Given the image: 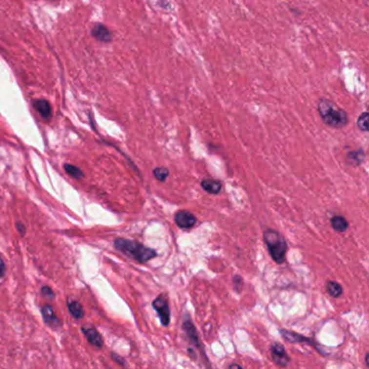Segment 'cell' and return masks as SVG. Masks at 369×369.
I'll return each instance as SVG.
<instances>
[{"label": "cell", "instance_id": "1", "mask_svg": "<svg viewBox=\"0 0 369 369\" xmlns=\"http://www.w3.org/2000/svg\"><path fill=\"white\" fill-rule=\"evenodd\" d=\"M316 109L323 123L328 127L340 129L348 123V116L345 109L339 107L337 103L326 97L317 100Z\"/></svg>", "mask_w": 369, "mask_h": 369}, {"label": "cell", "instance_id": "2", "mask_svg": "<svg viewBox=\"0 0 369 369\" xmlns=\"http://www.w3.org/2000/svg\"><path fill=\"white\" fill-rule=\"evenodd\" d=\"M114 246H115L117 250L140 263H146L157 257L156 250L143 245L142 243L130 241V239L117 238L114 242Z\"/></svg>", "mask_w": 369, "mask_h": 369}, {"label": "cell", "instance_id": "3", "mask_svg": "<svg viewBox=\"0 0 369 369\" xmlns=\"http://www.w3.org/2000/svg\"><path fill=\"white\" fill-rule=\"evenodd\" d=\"M263 241L267 247L271 258L277 264H283L286 260L287 243L281 233L273 228H267L263 233Z\"/></svg>", "mask_w": 369, "mask_h": 369}, {"label": "cell", "instance_id": "4", "mask_svg": "<svg viewBox=\"0 0 369 369\" xmlns=\"http://www.w3.org/2000/svg\"><path fill=\"white\" fill-rule=\"evenodd\" d=\"M152 306L154 308V310H155L156 313L158 314L159 318H161L162 325L167 327L169 324H170V320H171V310H170V307H169L167 299L163 295L158 296L155 300L153 301Z\"/></svg>", "mask_w": 369, "mask_h": 369}, {"label": "cell", "instance_id": "5", "mask_svg": "<svg viewBox=\"0 0 369 369\" xmlns=\"http://www.w3.org/2000/svg\"><path fill=\"white\" fill-rule=\"evenodd\" d=\"M182 329L184 330V332H185V335H186V337L188 339L189 343H191L192 346L195 347L196 348H198L202 355L206 357L205 350H204L202 342H201V340H199L197 330L195 329V326H194V324L192 323L191 318L188 317V315L184 317L183 324H182Z\"/></svg>", "mask_w": 369, "mask_h": 369}, {"label": "cell", "instance_id": "6", "mask_svg": "<svg viewBox=\"0 0 369 369\" xmlns=\"http://www.w3.org/2000/svg\"><path fill=\"white\" fill-rule=\"evenodd\" d=\"M272 361L279 367H287L290 363V357L286 352V348L278 342L273 343L271 347Z\"/></svg>", "mask_w": 369, "mask_h": 369}, {"label": "cell", "instance_id": "7", "mask_svg": "<svg viewBox=\"0 0 369 369\" xmlns=\"http://www.w3.org/2000/svg\"><path fill=\"white\" fill-rule=\"evenodd\" d=\"M174 222L177 226L183 230H189L197 222L196 217L192 212L187 210H179L174 214Z\"/></svg>", "mask_w": 369, "mask_h": 369}, {"label": "cell", "instance_id": "8", "mask_svg": "<svg viewBox=\"0 0 369 369\" xmlns=\"http://www.w3.org/2000/svg\"><path fill=\"white\" fill-rule=\"evenodd\" d=\"M91 35L94 39L101 42H111L113 39L111 31L101 23L94 25L91 29Z\"/></svg>", "mask_w": 369, "mask_h": 369}, {"label": "cell", "instance_id": "9", "mask_svg": "<svg viewBox=\"0 0 369 369\" xmlns=\"http://www.w3.org/2000/svg\"><path fill=\"white\" fill-rule=\"evenodd\" d=\"M279 332H281L282 337L285 339L286 341L288 342H293V343H297V342H306L307 345H310V346H313L317 348V346L316 342H314L312 339L310 338H307L304 337L302 335H299V333H296L293 331H289V330H286V329H279Z\"/></svg>", "mask_w": 369, "mask_h": 369}, {"label": "cell", "instance_id": "10", "mask_svg": "<svg viewBox=\"0 0 369 369\" xmlns=\"http://www.w3.org/2000/svg\"><path fill=\"white\" fill-rule=\"evenodd\" d=\"M41 314L43 317V322L46 323L49 327L58 328L59 326H61V321L59 320L53 308L50 306V304H46V306L42 307Z\"/></svg>", "mask_w": 369, "mask_h": 369}, {"label": "cell", "instance_id": "11", "mask_svg": "<svg viewBox=\"0 0 369 369\" xmlns=\"http://www.w3.org/2000/svg\"><path fill=\"white\" fill-rule=\"evenodd\" d=\"M34 108L39 113L43 119H49L52 116V109L50 106V103L44 99H37L33 102Z\"/></svg>", "mask_w": 369, "mask_h": 369}, {"label": "cell", "instance_id": "12", "mask_svg": "<svg viewBox=\"0 0 369 369\" xmlns=\"http://www.w3.org/2000/svg\"><path fill=\"white\" fill-rule=\"evenodd\" d=\"M82 331L83 332L84 337L87 338V340L90 342L93 347H103V338L96 328H82Z\"/></svg>", "mask_w": 369, "mask_h": 369}, {"label": "cell", "instance_id": "13", "mask_svg": "<svg viewBox=\"0 0 369 369\" xmlns=\"http://www.w3.org/2000/svg\"><path fill=\"white\" fill-rule=\"evenodd\" d=\"M201 185L204 191L212 194V195H218L222 189V183L218 180H213V179H204Z\"/></svg>", "mask_w": 369, "mask_h": 369}, {"label": "cell", "instance_id": "14", "mask_svg": "<svg viewBox=\"0 0 369 369\" xmlns=\"http://www.w3.org/2000/svg\"><path fill=\"white\" fill-rule=\"evenodd\" d=\"M67 308H68V312L71 313V315L74 318H76V320H81V318L83 317L84 311L81 302L71 300V299H69V300H67Z\"/></svg>", "mask_w": 369, "mask_h": 369}, {"label": "cell", "instance_id": "15", "mask_svg": "<svg viewBox=\"0 0 369 369\" xmlns=\"http://www.w3.org/2000/svg\"><path fill=\"white\" fill-rule=\"evenodd\" d=\"M365 157H366L365 153H364L362 148H358V149H355V151L348 152V155H347L348 162L350 163L351 164H353V166H360V164H363V162L365 161Z\"/></svg>", "mask_w": 369, "mask_h": 369}, {"label": "cell", "instance_id": "16", "mask_svg": "<svg viewBox=\"0 0 369 369\" xmlns=\"http://www.w3.org/2000/svg\"><path fill=\"white\" fill-rule=\"evenodd\" d=\"M330 223L333 230L339 233L346 232L348 227V223L347 221V219L342 216H333L331 218Z\"/></svg>", "mask_w": 369, "mask_h": 369}, {"label": "cell", "instance_id": "17", "mask_svg": "<svg viewBox=\"0 0 369 369\" xmlns=\"http://www.w3.org/2000/svg\"><path fill=\"white\" fill-rule=\"evenodd\" d=\"M326 291L328 292V295H330L332 298H339L342 296L343 288L339 283L329 281L326 283Z\"/></svg>", "mask_w": 369, "mask_h": 369}, {"label": "cell", "instance_id": "18", "mask_svg": "<svg viewBox=\"0 0 369 369\" xmlns=\"http://www.w3.org/2000/svg\"><path fill=\"white\" fill-rule=\"evenodd\" d=\"M64 170H65V172L68 174V176H71L74 179H82L84 176L83 172L82 171V169L74 166V164H64Z\"/></svg>", "mask_w": 369, "mask_h": 369}, {"label": "cell", "instance_id": "19", "mask_svg": "<svg viewBox=\"0 0 369 369\" xmlns=\"http://www.w3.org/2000/svg\"><path fill=\"white\" fill-rule=\"evenodd\" d=\"M368 119H369V114L367 112L362 113L357 118V122H356L357 128L360 129L362 132L368 131Z\"/></svg>", "mask_w": 369, "mask_h": 369}, {"label": "cell", "instance_id": "20", "mask_svg": "<svg viewBox=\"0 0 369 369\" xmlns=\"http://www.w3.org/2000/svg\"><path fill=\"white\" fill-rule=\"evenodd\" d=\"M169 173H170V172H169V170L166 167H156L153 170L154 177L156 178V180L161 181V182L166 181V179L169 177Z\"/></svg>", "mask_w": 369, "mask_h": 369}, {"label": "cell", "instance_id": "21", "mask_svg": "<svg viewBox=\"0 0 369 369\" xmlns=\"http://www.w3.org/2000/svg\"><path fill=\"white\" fill-rule=\"evenodd\" d=\"M232 283H233L234 290H235L238 293H241L242 292V289H243V286H244V279H243V277L239 276V275H234L233 278H232Z\"/></svg>", "mask_w": 369, "mask_h": 369}, {"label": "cell", "instance_id": "22", "mask_svg": "<svg viewBox=\"0 0 369 369\" xmlns=\"http://www.w3.org/2000/svg\"><path fill=\"white\" fill-rule=\"evenodd\" d=\"M41 295L46 299H49V300H53V299L56 298V293H54V291L49 286L41 287Z\"/></svg>", "mask_w": 369, "mask_h": 369}, {"label": "cell", "instance_id": "23", "mask_svg": "<svg viewBox=\"0 0 369 369\" xmlns=\"http://www.w3.org/2000/svg\"><path fill=\"white\" fill-rule=\"evenodd\" d=\"M111 357H112L113 360L115 361L117 364H119V365H122V366H126V365H127V364H126V362H124L123 358L122 356L117 355L116 353H112V354H111Z\"/></svg>", "mask_w": 369, "mask_h": 369}, {"label": "cell", "instance_id": "24", "mask_svg": "<svg viewBox=\"0 0 369 369\" xmlns=\"http://www.w3.org/2000/svg\"><path fill=\"white\" fill-rule=\"evenodd\" d=\"M16 226H17V230H18V232H19L20 234H21V235L23 236V235H24V234H25V232H26V227H25L24 224H23V223H21V222H17Z\"/></svg>", "mask_w": 369, "mask_h": 369}, {"label": "cell", "instance_id": "25", "mask_svg": "<svg viewBox=\"0 0 369 369\" xmlns=\"http://www.w3.org/2000/svg\"><path fill=\"white\" fill-rule=\"evenodd\" d=\"M4 273H6V266H4V262L1 257H0V278L3 277Z\"/></svg>", "mask_w": 369, "mask_h": 369}, {"label": "cell", "instance_id": "26", "mask_svg": "<svg viewBox=\"0 0 369 369\" xmlns=\"http://www.w3.org/2000/svg\"><path fill=\"white\" fill-rule=\"evenodd\" d=\"M365 363H366V366L369 367V354L368 353H366V355H365Z\"/></svg>", "mask_w": 369, "mask_h": 369}, {"label": "cell", "instance_id": "27", "mask_svg": "<svg viewBox=\"0 0 369 369\" xmlns=\"http://www.w3.org/2000/svg\"><path fill=\"white\" fill-rule=\"evenodd\" d=\"M230 368H242V366L238 365V364H232V365H230Z\"/></svg>", "mask_w": 369, "mask_h": 369}]
</instances>
